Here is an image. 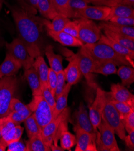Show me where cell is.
Wrapping results in <instances>:
<instances>
[{
    "mask_svg": "<svg viewBox=\"0 0 134 151\" xmlns=\"http://www.w3.org/2000/svg\"><path fill=\"white\" fill-rule=\"evenodd\" d=\"M49 147L51 149V150H52V151H64V150H65L61 146H58V145H55L54 144H52Z\"/></svg>",
    "mask_w": 134,
    "mask_h": 151,
    "instance_id": "obj_50",
    "label": "cell"
},
{
    "mask_svg": "<svg viewBox=\"0 0 134 151\" xmlns=\"http://www.w3.org/2000/svg\"><path fill=\"white\" fill-rule=\"evenodd\" d=\"M57 80V73L51 68L49 69L48 76V86L52 94L55 96Z\"/></svg>",
    "mask_w": 134,
    "mask_h": 151,
    "instance_id": "obj_43",
    "label": "cell"
},
{
    "mask_svg": "<svg viewBox=\"0 0 134 151\" xmlns=\"http://www.w3.org/2000/svg\"><path fill=\"white\" fill-rule=\"evenodd\" d=\"M7 147V146L5 145L3 143L0 142V151H5Z\"/></svg>",
    "mask_w": 134,
    "mask_h": 151,
    "instance_id": "obj_52",
    "label": "cell"
},
{
    "mask_svg": "<svg viewBox=\"0 0 134 151\" xmlns=\"http://www.w3.org/2000/svg\"><path fill=\"white\" fill-rule=\"evenodd\" d=\"M18 87L17 79L13 77L0 78V118L10 113V104Z\"/></svg>",
    "mask_w": 134,
    "mask_h": 151,
    "instance_id": "obj_4",
    "label": "cell"
},
{
    "mask_svg": "<svg viewBox=\"0 0 134 151\" xmlns=\"http://www.w3.org/2000/svg\"><path fill=\"white\" fill-rule=\"evenodd\" d=\"M69 64L64 70L66 81L71 86L76 84L81 78V72L80 69L79 62L75 54H73L67 58Z\"/></svg>",
    "mask_w": 134,
    "mask_h": 151,
    "instance_id": "obj_15",
    "label": "cell"
},
{
    "mask_svg": "<svg viewBox=\"0 0 134 151\" xmlns=\"http://www.w3.org/2000/svg\"><path fill=\"white\" fill-rule=\"evenodd\" d=\"M90 4H93L95 6H107L112 7L120 4L122 0H86Z\"/></svg>",
    "mask_w": 134,
    "mask_h": 151,
    "instance_id": "obj_45",
    "label": "cell"
},
{
    "mask_svg": "<svg viewBox=\"0 0 134 151\" xmlns=\"http://www.w3.org/2000/svg\"><path fill=\"white\" fill-rule=\"evenodd\" d=\"M76 133L75 151H97L96 133H90L82 129H77Z\"/></svg>",
    "mask_w": 134,
    "mask_h": 151,
    "instance_id": "obj_12",
    "label": "cell"
},
{
    "mask_svg": "<svg viewBox=\"0 0 134 151\" xmlns=\"http://www.w3.org/2000/svg\"><path fill=\"white\" fill-rule=\"evenodd\" d=\"M71 85L66 84L62 93L55 100V106L53 110V119H55L66 108H67L68 96L71 88Z\"/></svg>",
    "mask_w": 134,
    "mask_h": 151,
    "instance_id": "obj_25",
    "label": "cell"
},
{
    "mask_svg": "<svg viewBox=\"0 0 134 151\" xmlns=\"http://www.w3.org/2000/svg\"><path fill=\"white\" fill-rule=\"evenodd\" d=\"M120 4L133 7L134 6V0H122Z\"/></svg>",
    "mask_w": 134,
    "mask_h": 151,
    "instance_id": "obj_51",
    "label": "cell"
},
{
    "mask_svg": "<svg viewBox=\"0 0 134 151\" xmlns=\"http://www.w3.org/2000/svg\"><path fill=\"white\" fill-rule=\"evenodd\" d=\"M47 35L62 45L67 47H82L84 43L78 38L73 37L63 31L54 32L53 30L46 28Z\"/></svg>",
    "mask_w": 134,
    "mask_h": 151,
    "instance_id": "obj_17",
    "label": "cell"
},
{
    "mask_svg": "<svg viewBox=\"0 0 134 151\" xmlns=\"http://www.w3.org/2000/svg\"><path fill=\"white\" fill-rule=\"evenodd\" d=\"M22 68V65L18 60L7 52L4 62L0 65V78L14 76Z\"/></svg>",
    "mask_w": 134,
    "mask_h": 151,
    "instance_id": "obj_18",
    "label": "cell"
},
{
    "mask_svg": "<svg viewBox=\"0 0 134 151\" xmlns=\"http://www.w3.org/2000/svg\"><path fill=\"white\" fill-rule=\"evenodd\" d=\"M59 140L60 146L64 150H70L71 148L76 145V136L68 131V129L63 132Z\"/></svg>",
    "mask_w": 134,
    "mask_h": 151,
    "instance_id": "obj_36",
    "label": "cell"
},
{
    "mask_svg": "<svg viewBox=\"0 0 134 151\" xmlns=\"http://www.w3.org/2000/svg\"><path fill=\"white\" fill-rule=\"evenodd\" d=\"M63 31L73 37L78 39V20L76 19L73 21H70V22H69L64 28Z\"/></svg>",
    "mask_w": 134,
    "mask_h": 151,
    "instance_id": "obj_41",
    "label": "cell"
},
{
    "mask_svg": "<svg viewBox=\"0 0 134 151\" xmlns=\"http://www.w3.org/2000/svg\"><path fill=\"white\" fill-rule=\"evenodd\" d=\"M24 122L28 139L42 133V128L39 125L33 113L26 118Z\"/></svg>",
    "mask_w": 134,
    "mask_h": 151,
    "instance_id": "obj_34",
    "label": "cell"
},
{
    "mask_svg": "<svg viewBox=\"0 0 134 151\" xmlns=\"http://www.w3.org/2000/svg\"><path fill=\"white\" fill-rule=\"evenodd\" d=\"M113 17H127L134 18L133 7L119 4L111 7V12L108 21Z\"/></svg>",
    "mask_w": 134,
    "mask_h": 151,
    "instance_id": "obj_28",
    "label": "cell"
},
{
    "mask_svg": "<svg viewBox=\"0 0 134 151\" xmlns=\"http://www.w3.org/2000/svg\"><path fill=\"white\" fill-rule=\"evenodd\" d=\"M81 47L91 55L95 61L111 60L116 66L126 65L132 68L134 66L133 62L117 53L108 45L99 41L92 44H84Z\"/></svg>",
    "mask_w": 134,
    "mask_h": 151,
    "instance_id": "obj_2",
    "label": "cell"
},
{
    "mask_svg": "<svg viewBox=\"0 0 134 151\" xmlns=\"http://www.w3.org/2000/svg\"><path fill=\"white\" fill-rule=\"evenodd\" d=\"M75 55L78 60L81 74L84 75L88 85L95 89H96L98 87L95 81V76L93 73L95 60L91 55L82 47Z\"/></svg>",
    "mask_w": 134,
    "mask_h": 151,
    "instance_id": "obj_11",
    "label": "cell"
},
{
    "mask_svg": "<svg viewBox=\"0 0 134 151\" xmlns=\"http://www.w3.org/2000/svg\"><path fill=\"white\" fill-rule=\"evenodd\" d=\"M57 73V85L55 89V99L60 95L62 93L63 89L66 86V77L65 73L64 70L59 72Z\"/></svg>",
    "mask_w": 134,
    "mask_h": 151,
    "instance_id": "obj_40",
    "label": "cell"
},
{
    "mask_svg": "<svg viewBox=\"0 0 134 151\" xmlns=\"http://www.w3.org/2000/svg\"><path fill=\"white\" fill-rule=\"evenodd\" d=\"M24 130V128L20 126V125H16L2 137L0 142L7 146L11 143L18 141L21 140Z\"/></svg>",
    "mask_w": 134,
    "mask_h": 151,
    "instance_id": "obj_33",
    "label": "cell"
},
{
    "mask_svg": "<svg viewBox=\"0 0 134 151\" xmlns=\"http://www.w3.org/2000/svg\"><path fill=\"white\" fill-rule=\"evenodd\" d=\"M110 94L113 100L126 104L129 106L134 107V96L125 86L120 84H112Z\"/></svg>",
    "mask_w": 134,
    "mask_h": 151,
    "instance_id": "obj_16",
    "label": "cell"
},
{
    "mask_svg": "<svg viewBox=\"0 0 134 151\" xmlns=\"http://www.w3.org/2000/svg\"><path fill=\"white\" fill-rule=\"evenodd\" d=\"M70 0H51L55 11L69 18V3Z\"/></svg>",
    "mask_w": 134,
    "mask_h": 151,
    "instance_id": "obj_37",
    "label": "cell"
},
{
    "mask_svg": "<svg viewBox=\"0 0 134 151\" xmlns=\"http://www.w3.org/2000/svg\"><path fill=\"white\" fill-rule=\"evenodd\" d=\"M44 52L48 60L51 69L57 73L63 70V57L60 55L57 54L54 52L52 45H47L44 48Z\"/></svg>",
    "mask_w": 134,
    "mask_h": 151,
    "instance_id": "obj_21",
    "label": "cell"
},
{
    "mask_svg": "<svg viewBox=\"0 0 134 151\" xmlns=\"http://www.w3.org/2000/svg\"><path fill=\"white\" fill-rule=\"evenodd\" d=\"M126 146L130 150H134V131L128 133L124 139Z\"/></svg>",
    "mask_w": 134,
    "mask_h": 151,
    "instance_id": "obj_48",
    "label": "cell"
},
{
    "mask_svg": "<svg viewBox=\"0 0 134 151\" xmlns=\"http://www.w3.org/2000/svg\"><path fill=\"white\" fill-rule=\"evenodd\" d=\"M100 29H107L112 32L124 35L134 40L133 27H127L111 23L109 21H104L99 25Z\"/></svg>",
    "mask_w": 134,
    "mask_h": 151,
    "instance_id": "obj_20",
    "label": "cell"
},
{
    "mask_svg": "<svg viewBox=\"0 0 134 151\" xmlns=\"http://www.w3.org/2000/svg\"><path fill=\"white\" fill-rule=\"evenodd\" d=\"M88 5L89 3L86 0H70L69 3V18H81V12Z\"/></svg>",
    "mask_w": 134,
    "mask_h": 151,
    "instance_id": "obj_32",
    "label": "cell"
},
{
    "mask_svg": "<svg viewBox=\"0 0 134 151\" xmlns=\"http://www.w3.org/2000/svg\"><path fill=\"white\" fill-rule=\"evenodd\" d=\"M126 132L128 133L134 131V109L127 115L122 121Z\"/></svg>",
    "mask_w": 134,
    "mask_h": 151,
    "instance_id": "obj_44",
    "label": "cell"
},
{
    "mask_svg": "<svg viewBox=\"0 0 134 151\" xmlns=\"http://www.w3.org/2000/svg\"><path fill=\"white\" fill-rule=\"evenodd\" d=\"M99 41L108 45V46H110L117 53L125 57L128 60H130V61L133 62L134 51H130V50L123 47L122 45L113 41L112 40L108 38L104 34L101 33Z\"/></svg>",
    "mask_w": 134,
    "mask_h": 151,
    "instance_id": "obj_22",
    "label": "cell"
},
{
    "mask_svg": "<svg viewBox=\"0 0 134 151\" xmlns=\"http://www.w3.org/2000/svg\"><path fill=\"white\" fill-rule=\"evenodd\" d=\"M73 119L74 131L80 129L90 133L97 132L95 131L93 127L88 113L87 112L82 102H80L78 109L74 113Z\"/></svg>",
    "mask_w": 134,
    "mask_h": 151,
    "instance_id": "obj_13",
    "label": "cell"
},
{
    "mask_svg": "<svg viewBox=\"0 0 134 151\" xmlns=\"http://www.w3.org/2000/svg\"><path fill=\"white\" fill-rule=\"evenodd\" d=\"M71 20L64 15L58 14L50 22L47 19H43V25L46 28L53 30L54 32H62L66 24Z\"/></svg>",
    "mask_w": 134,
    "mask_h": 151,
    "instance_id": "obj_23",
    "label": "cell"
},
{
    "mask_svg": "<svg viewBox=\"0 0 134 151\" xmlns=\"http://www.w3.org/2000/svg\"><path fill=\"white\" fill-rule=\"evenodd\" d=\"M111 12V7L107 6H88L80 13V18L91 20L107 21Z\"/></svg>",
    "mask_w": 134,
    "mask_h": 151,
    "instance_id": "obj_14",
    "label": "cell"
},
{
    "mask_svg": "<svg viewBox=\"0 0 134 151\" xmlns=\"http://www.w3.org/2000/svg\"><path fill=\"white\" fill-rule=\"evenodd\" d=\"M37 9L42 16L48 20H52L58 14L52 6L51 0H38Z\"/></svg>",
    "mask_w": 134,
    "mask_h": 151,
    "instance_id": "obj_31",
    "label": "cell"
},
{
    "mask_svg": "<svg viewBox=\"0 0 134 151\" xmlns=\"http://www.w3.org/2000/svg\"><path fill=\"white\" fill-rule=\"evenodd\" d=\"M78 39L84 44L95 43L99 40L101 29L93 20L84 18L77 19Z\"/></svg>",
    "mask_w": 134,
    "mask_h": 151,
    "instance_id": "obj_9",
    "label": "cell"
},
{
    "mask_svg": "<svg viewBox=\"0 0 134 151\" xmlns=\"http://www.w3.org/2000/svg\"><path fill=\"white\" fill-rule=\"evenodd\" d=\"M33 66L37 72L41 86L48 84V76L49 68L42 55H39L35 58Z\"/></svg>",
    "mask_w": 134,
    "mask_h": 151,
    "instance_id": "obj_26",
    "label": "cell"
},
{
    "mask_svg": "<svg viewBox=\"0 0 134 151\" xmlns=\"http://www.w3.org/2000/svg\"><path fill=\"white\" fill-rule=\"evenodd\" d=\"M41 89H42V96L47 101V102L49 105L52 112L55 106L56 100L55 98V96L52 94L51 92L48 87V84H44L41 86Z\"/></svg>",
    "mask_w": 134,
    "mask_h": 151,
    "instance_id": "obj_39",
    "label": "cell"
},
{
    "mask_svg": "<svg viewBox=\"0 0 134 151\" xmlns=\"http://www.w3.org/2000/svg\"><path fill=\"white\" fill-rule=\"evenodd\" d=\"M110 99L107 102L103 109L102 120H104L110 127H111L118 137L124 140L126 137V131L120 114L118 113Z\"/></svg>",
    "mask_w": 134,
    "mask_h": 151,
    "instance_id": "obj_10",
    "label": "cell"
},
{
    "mask_svg": "<svg viewBox=\"0 0 134 151\" xmlns=\"http://www.w3.org/2000/svg\"><path fill=\"white\" fill-rule=\"evenodd\" d=\"M24 70V77L32 90L33 96L42 95L41 84L39 75L35 68L32 66Z\"/></svg>",
    "mask_w": 134,
    "mask_h": 151,
    "instance_id": "obj_19",
    "label": "cell"
},
{
    "mask_svg": "<svg viewBox=\"0 0 134 151\" xmlns=\"http://www.w3.org/2000/svg\"><path fill=\"white\" fill-rule=\"evenodd\" d=\"M117 73L122 81V85L125 87L130 86L134 82V69L130 66L122 65L117 70Z\"/></svg>",
    "mask_w": 134,
    "mask_h": 151,
    "instance_id": "obj_30",
    "label": "cell"
},
{
    "mask_svg": "<svg viewBox=\"0 0 134 151\" xmlns=\"http://www.w3.org/2000/svg\"><path fill=\"white\" fill-rule=\"evenodd\" d=\"M6 47L7 52L17 60L24 70L33 66L35 58L29 55L25 45L20 39H14L11 42L7 43Z\"/></svg>",
    "mask_w": 134,
    "mask_h": 151,
    "instance_id": "obj_8",
    "label": "cell"
},
{
    "mask_svg": "<svg viewBox=\"0 0 134 151\" xmlns=\"http://www.w3.org/2000/svg\"><path fill=\"white\" fill-rule=\"evenodd\" d=\"M27 106L32 111L42 129L52 120V111L42 95L34 96Z\"/></svg>",
    "mask_w": 134,
    "mask_h": 151,
    "instance_id": "obj_6",
    "label": "cell"
},
{
    "mask_svg": "<svg viewBox=\"0 0 134 151\" xmlns=\"http://www.w3.org/2000/svg\"><path fill=\"white\" fill-rule=\"evenodd\" d=\"M115 63L111 60L95 61L93 73H100L103 75H109L117 73V68Z\"/></svg>",
    "mask_w": 134,
    "mask_h": 151,
    "instance_id": "obj_24",
    "label": "cell"
},
{
    "mask_svg": "<svg viewBox=\"0 0 134 151\" xmlns=\"http://www.w3.org/2000/svg\"><path fill=\"white\" fill-rule=\"evenodd\" d=\"M111 101L114 105V107L115 108V109L117 110L119 114H120L122 121H123V120L125 119V118L127 116V115L132 110L134 109V107H132L126 104L113 100L112 98H111Z\"/></svg>",
    "mask_w": 134,
    "mask_h": 151,
    "instance_id": "obj_38",
    "label": "cell"
},
{
    "mask_svg": "<svg viewBox=\"0 0 134 151\" xmlns=\"http://www.w3.org/2000/svg\"><path fill=\"white\" fill-rule=\"evenodd\" d=\"M10 110V112L14 111L18 113L25 119L32 114V111L28 107L27 105L24 104L18 99L14 97L11 99Z\"/></svg>",
    "mask_w": 134,
    "mask_h": 151,
    "instance_id": "obj_35",
    "label": "cell"
},
{
    "mask_svg": "<svg viewBox=\"0 0 134 151\" xmlns=\"http://www.w3.org/2000/svg\"><path fill=\"white\" fill-rule=\"evenodd\" d=\"M111 23L127 27L134 26V18L127 17H113L108 21Z\"/></svg>",
    "mask_w": 134,
    "mask_h": 151,
    "instance_id": "obj_42",
    "label": "cell"
},
{
    "mask_svg": "<svg viewBox=\"0 0 134 151\" xmlns=\"http://www.w3.org/2000/svg\"><path fill=\"white\" fill-rule=\"evenodd\" d=\"M3 3H4V0H0V10H1V9H2Z\"/></svg>",
    "mask_w": 134,
    "mask_h": 151,
    "instance_id": "obj_53",
    "label": "cell"
},
{
    "mask_svg": "<svg viewBox=\"0 0 134 151\" xmlns=\"http://www.w3.org/2000/svg\"><path fill=\"white\" fill-rule=\"evenodd\" d=\"M7 118L13 122L14 124H15L16 125H20L21 123L24 122L25 120V118L22 116L21 114H19L16 111H11L9 115L7 116Z\"/></svg>",
    "mask_w": 134,
    "mask_h": 151,
    "instance_id": "obj_47",
    "label": "cell"
},
{
    "mask_svg": "<svg viewBox=\"0 0 134 151\" xmlns=\"http://www.w3.org/2000/svg\"><path fill=\"white\" fill-rule=\"evenodd\" d=\"M8 151H27L25 144L20 140L10 143L7 146Z\"/></svg>",
    "mask_w": 134,
    "mask_h": 151,
    "instance_id": "obj_46",
    "label": "cell"
},
{
    "mask_svg": "<svg viewBox=\"0 0 134 151\" xmlns=\"http://www.w3.org/2000/svg\"><path fill=\"white\" fill-rule=\"evenodd\" d=\"M96 95L95 101L89 107L88 115L93 127L97 132V127L102 121V115L105 105L111 99L110 92H106L99 87L96 89Z\"/></svg>",
    "mask_w": 134,
    "mask_h": 151,
    "instance_id": "obj_7",
    "label": "cell"
},
{
    "mask_svg": "<svg viewBox=\"0 0 134 151\" xmlns=\"http://www.w3.org/2000/svg\"><path fill=\"white\" fill-rule=\"evenodd\" d=\"M27 151H51V149L44 143L42 133L29 138L25 142Z\"/></svg>",
    "mask_w": 134,
    "mask_h": 151,
    "instance_id": "obj_29",
    "label": "cell"
},
{
    "mask_svg": "<svg viewBox=\"0 0 134 151\" xmlns=\"http://www.w3.org/2000/svg\"><path fill=\"white\" fill-rule=\"evenodd\" d=\"M104 35H105L108 38L112 40L113 41L122 45L123 47L130 50V51H134V40L122 35L120 34H117L107 29H103Z\"/></svg>",
    "mask_w": 134,
    "mask_h": 151,
    "instance_id": "obj_27",
    "label": "cell"
},
{
    "mask_svg": "<svg viewBox=\"0 0 134 151\" xmlns=\"http://www.w3.org/2000/svg\"><path fill=\"white\" fill-rule=\"evenodd\" d=\"M21 6H10L13 18L15 23L20 39L27 47L28 52L36 58L42 55L43 19L36 16V9L29 6L22 0Z\"/></svg>",
    "mask_w": 134,
    "mask_h": 151,
    "instance_id": "obj_1",
    "label": "cell"
},
{
    "mask_svg": "<svg viewBox=\"0 0 134 151\" xmlns=\"http://www.w3.org/2000/svg\"><path fill=\"white\" fill-rule=\"evenodd\" d=\"M22 1L26 3L29 6L32 7L36 9H37V5L38 0H22Z\"/></svg>",
    "mask_w": 134,
    "mask_h": 151,
    "instance_id": "obj_49",
    "label": "cell"
},
{
    "mask_svg": "<svg viewBox=\"0 0 134 151\" xmlns=\"http://www.w3.org/2000/svg\"><path fill=\"white\" fill-rule=\"evenodd\" d=\"M70 110L66 108L57 118L51 121L42 129V139L48 147L52 144L57 145L58 140L64 130L68 129Z\"/></svg>",
    "mask_w": 134,
    "mask_h": 151,
    "instance_id": "obj_3",
    "label": "cell"
},
{
    "mask_svg": "<svg viewBox=\"0 0 134 151\" xmlns=\"http://www.w3.org/2000/svg\"><path fill=\"white\" fill-rule=\"evenodd\" d=\"M96 132L97 150L120 151L115 137V132L104 120L97 127Z\"/></svg>",
    "mask_w": 134,
    "mask_h": 151,
    "instance_id": "obj_5",
    "label": "cell"
}]
</instances>
